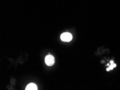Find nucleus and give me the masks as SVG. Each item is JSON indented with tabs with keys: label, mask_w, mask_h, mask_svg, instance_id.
<instances>
[{
	"label": "nucleus",
	"mask_w": 120,
	"mask_h": 90,
	"mask_svg": "<svg viewBox=\"0 0 120 90\" xmlns=\"http://www.w3.org/2000/svg\"><path fill=\"white\" fill-rule=\"evenodd\" d=\"M60 39L63 42H70L72 39V35L69 32L63 33L61 35Z\"/></svg>",
	"instance_id": "1"
},
{
	"label": "nucleus",
	"mask_w": 120,
	"mask_h": 90,
	"mask_svg": "<svg viewBox=\"0 0 120 90\" xmlns=\"http://www.w3.org/2000/svg\"><path fill=\"white\" fill-rule=\"evenodd\" d=\"M54 62H55V59H54L53 56L51 55H48L45 58V63L49 67H51V66L53 65L54 64Z\"/></svg>",
	"instance_id": "2"
},
{
	"label": "nucleus",
	"mask_w": 120,
	"mask_h": 90,
	"mask_svg": "<svg viewBox=\"0 0 120 90\" xmlns=\"http://www.w3.org/2000/svg\"><path fill=\"white\" fill-rule=\"evenodd\" d=\"M26 90H37V86L34 83H30L28 84L26 87Z\"/></svg>",
	"instance_id": "3"
},
{
	"label": "nucleus",
	"mask_w": 120,
	"mask_h": 90,
	"mask_svg": "<svg viewBox=\"0 0 120 90\" xmlns=\"http://www.w3.org/2000/svg\"><path fill=\"white\" fill-rule=\"evenodd\" d=\"M116 67V64L114 63L113 64H112V65H110L109 67L107 69V71H109V70H112L114 69V67Z\"/></svg>",
	"instance_id": "4"
},
{
	"label": "nucleus",
	"mask_w": 120,
	"mask_h": 90,
	"mask_svg": "<svg viewBox=\"0 0 120 90\" xmlns=\"http://www.w3.org/2000/svg\"><path fill=\"white\" fill-rule=\"evenodd\" d=\"M110 63L111 65H112V64H114V62H113V60H112V61H110Z\"/></svg>",
	"instance_id": "5"
}]
</instances>
